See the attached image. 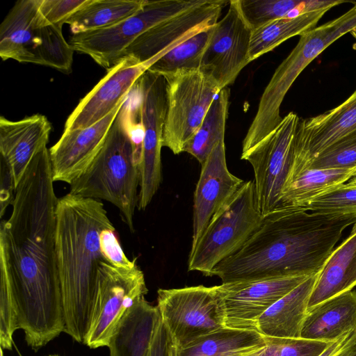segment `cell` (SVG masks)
Listing matches in <instances>:
<instances>
[{"instance_id": "26", "label": "cell", "mask_w": 356, "mask_h": 356, "mask_svg": "<svg viewBox=\"0 0 356 356\" xmlns=\"http://www.w3.org/2000/svg\"><path fill=\"white\" fill-rule=\"evenodd\" d=\"M266 346L255 330L223 327L181 347L170 345V356H254Z\"/></svg>"}, {"instance_id": "41", "label": "cell", "mask_w": 356, "mask_h": 356, "mask_svg": "<svg viewBox=\"0 0 356 356\" xmlns=\"http://www.w3.org/2000/svg\"><path fill=\"white\" fill-rule=\"evenodd\" d=\"M348 182L351 183V184H356V177L354 176L353 178H351Z\"/></svg>"}, {"instance_id": "3", "label": "cell", "mask_w": 356, "mask_h": 356, "mask_svg": "<svg viewBox=\"0 0 356 356\" xmlns=\"http://www.w3.org/2000/svg\"><path fill=\"white\" fill-rule=\"evenodd\" d=\"M113 227L100 200L70 193L58 199L56 252L64 332L79 343L84 342L89 328L99 266L107 263L100 250V234Z\"/></svg>"}, {"instance_id": "4", "label": "cell", "mask_w": 356, "mask_h": 356, "mask_svg": "<svg viewBox=\"0 0 356 356\" xmlns=\"http://www.w3.org/2000/svg\"><path fill=\"white\" fill-rule=\"evenodd\" d=\"M130 95V94H129ZM129 95L86 170L70 186V193L115 205L131 232L138 204V163L133 140L138 100Z\"/></svg>"}, {"instance_id": "6", "label": "cell", "mask_w": 356, "mask_h": 356, "mask_svg": "<svg viewBox=\"0 0 356 356\" xmlns=\"http://www.w3.org/2000/svg\"><path fill=\"white\" fill-rule=\"evenodd\" d=\"M263 219L254 181H245L191 246L188 270L211 276L213 268L239 250L260 227Z\"/></svg>"}, {"instance_id": "21", "label": "cell", "mask_w": 356, "mask_h": 356, "mask_svg": "<svg viewBox=\"0 0 356 356\" xmlns=\"http://www.w3.org/2000/svg\"><path fill=\"white\" fill-rule=\"evenodd\" d=\"M51 131V122L42 114L17 121L0 117V157L10 165L16 187L33 157L47 145Z\"/></svg>"}, {"instance_id": "2", "label": "cell", "mask_w": 356, "mask_h": 356, "mask_svg": "<svg viewBox=\"0 0 356 356\" xmlns=\"http://www.w3.org/2000/svg\"><path fill=\"white\" fill-rule=\"evenodd\" d=\"M356 217L282 207L264 217L257 231L212 275L222 283L272 276L317 274L343 230Z\"/></svg>"}, {"instance_id": "34", "label": "cell", "mask_w": 356, "mask_h": 356, "mask_svg": "<svg viewBox=\"0 0 356 356\" xmlns=\"http://www.w3.org/2000/svg\"><path fill=\"white\" fill-rule=\"evenodd\" d=\"M306 209L324 214L356 217V184H341L312 200Z\"/></svg>"}, {"instance_id": "27", "label": "cell", "mask_w": 356, "mask_h": 356, "mask_svg": "<svg viewBox=\"0 0 356 356\" xmlns=\"http://www.w3.org/2000/svg\"><path fill=\"white\" fill-rule=\"evenodd\" d=\"M355 170L305 168L289 175L282 191L280 208L305 207L317 197L353 178Z\"/></svg>"}, {"instance_id": "30", "label": "cell", "mask_w": 356, "mask_h": 356, "mask_svg": "<svg viewBox=\"0 0 356 356\" xmlns=\"http://www.w3.org/2000/svg\"><path fill=\"white\" fill-rule=\"evenodd\" d=\"M229 95L227 87L217 94L199 129L184 147V152L192 155L201 165L217 143L225 140Z\"/></svg>"}, {"instance_id": "42", "label": "cell", "mask_w": 356, "mask_h": 356, "mask_svg": "<svg viewBox=\"0 0 356 356\" xmlns=\"http://www.w3.org/2000/svg\"><path fill=\"white\" fill-rule=\"evenodd\" d=\"M350 33L353 35V36L355 38L356 40V30H354V31H352L350 32ZM355 46L356 47V43L355 44Z\"/></svg>"}, {"instance_id": "9", "label": "cell", "mask_w": 356, "mask_h": 356, "mask_svg": "<svg viewBox=\"0 0 356 356\" xmlns=\"http://www.w3.org/2000/svg\"><path fill=\"white\" fill-rule=\"evenodd\" d=\"M156 307L173 347L184 346L225 327L224 308L216 286L159 289Z\"/></svg>"}, {"instance_id": "44", "label": "cell", "mask_w": 356, "mask_h": 356, "mask_svg": "<svg viewBox=\"0 0 356 356\" xmlns=\"http://www.w3.org/2000/svg\"><path fill=\"white\" fill-rule=\"evenodd\" d=\"M355 176L356 177V173H355Z\"/></svg>"}, {"instance_id": "39", "label": "cell", "mask_w": 356, "mask_h": 356, "mask_svg": "<svg viewBox=\"0 0 356 356\" xmlns=\"http://www.w3.org/2000/svg\"><path fill=\"white\" fill-rule=\"evenodd\" d=\"M170 340L161 316L147 356H170Z\"/></svg>"}, {"instance_id": "16", "label": "cell", "mask_w": 356, "mask_h": 356, "mask_svg": "<svg viewBox=\"0 0 356 356\" xmlns=\"http://www.w3.org/2000/svg\"><path fill=\"white\" fill-rule=\"evenodd\" d=\"M227 3L229 1L201 0L197 5L143 33L125 49L121 58L131 57L140 63L152 59L155 63L200 31L214 26Z\"/></svg>"}, {"instance_id": "24", "label": "cell", "mask_w": 356, "mask_h": 356, "mask_svg": "<svg viewBox=\"0 0 356 356\" xmlns=\"http://www.w3.org/2000/svg\"><path fill=\"white\" fill-rule=\"evenodd\" d=\"M316 275L309 276L270 306L258 319L256 330L265 337L300 338Z\"/></svg>"}, {"instance_id": "33", "label": "cell", "mask_w": 356, "mask_h": 356, "mask_svg": "<svg viewBox=\"0 0 356 356\" xmlns=\"http://www.w3.org/2000/svg\"><path fill=\"white\" fill-rule=\"evenodd\" d=\"M305 168L356 171V131L341 138L289 175Z\"/></svg>"}, {"instance_id": "37", "label": "cell", "mask_w": 356, "mask_h": 356, "mask_svg": "<svg viewBox=\"0 0 356 356\" xmlns=\"http://www.w3.org/2000/svg\"><path fill=\"white\" fill-rule=\"evenodd\" d=\"M115 227L103 229L100 234V250L106 262L115 267L131 268L136 259L129 260L124 253L115 234Z\"/></svg>"}, {"instance_id": "18", "label": "cell", "mask_w": 356, "mask_h": 356, "mask_svg": "<svg viewBox=\"0 0 356 356\" xmlns=\"http://www.w3.org/2000/svg\"><path fill=\"white\" fill-rule=\"evenodd\" d=\"M201 166L193 196L191 246L245 181L227 168L225 140L217 143Z\"/></svg>"}, {"instance_id": "1", "label": "cell", "mask_w": 356, "mask_h": 356, "mask_svg": "<svg viewBox=\"0 0 356 356\" xmlns=\"http://www.w3.org/2000/svg\"><path fill=\"white\" fill-rule=\"evenodd\" d=\"M49 151L33 157L0 224V289L14 300L19 329L38 350L65 329L56 252V209Z\"/></svg>"}, {"instance_id": "12", "label": "cell", "mask_w": 356, "mask_h": 356, "mask_svg": "<svg viewBox=\"0 0 356 356\" xmlns=\"http://www.w3.org/2000/svg\"><path fill=\"white\" fill-rule=\"evenodd\" d=\"M148 290L143 272L102 263L89 328L83 343L90 348L108 346L119 323Z\"/></svg>"}, {"instance_id": "22", "label": "cell", "mask_w": 356, "mask_h": 356, "mask_svg": "<svg viewBox=\"0 0 356 356\" xmlns=\"http://www.w3.org/2000/svg\"><path fill=\"white\" fill-rule=\"evenodd\" d=\"M355 331L356 290H350L307 309L300 337L333 342Z\"/></svg>"}, {"instance_id": "17", "label": "cell", "mask_w": 356, "mask_h": 356, "mask_svg": "<svg viewBox=\"0 0 356 356\" xmlns=\"http://www.w3.org/2000/svg\"><path fill=\"white\" fill-rule=\"evenodd\" d=\"M153 64L140 63L131 57L121 58L83 97L67 118L64 131L90 127L109 114L125 99L139 78Z\"/></svg>"}, {"instance_id": "31", "label": "cell", "mask_w": 356, "mask_h": 356, "mask_svg": "<svg viewBox=\"0 0 356 356\" xmlns=\"http://www.w3.org/2000/svg\"><path fill=\"white\" fill-rule=\"evenodd\" d=\"M242 15L252 30L282 18L320 10L323 0H238Z\"/></svg>"}, {"instance_id": "28", "label": "cell", "mask_w": 356, "mask_h": 356, "mask_svg": "<svg viewBox=\"0 0 356 356\" xmlns=\"http://www.w3.org/2000/svg\"><path fill=\"white\" fill-rule=\"evenodd\" d=\"M331 8L305 13L293 18H282L252 31L249 58L252 62L273 50L285 40L314 29Z\"/></svg>"}, {"instance_id": "13", "label": "cell", "mask_w": 356, "mask_h": 356, "mask_svg": "<svg viewBox=\"0 0 356 356\" xmlns=\"http://www.w3.org/2000/svg\"><path fill=\"white\" fill-rule=\"evenodd\" d=\"M135 88L138 99V115L143 130L138 166V208L144 210L161 181V152L166 113V81L163 75L147 70L139 78Z\"/></svg>"}, {"instance_id": "7", "label": "cell", "mask_w": 356, "mask_h": 356, "mask_svg": "<svg viewBox=\"0 0 356 356\" xmlns=\"http://www.w3.org/2000/svg\"><path fill=\"white\" fill-rule=\"evenodd\" d=\"M356 30V2L342 15L300 36L296 47L279 65L260 98L251 123L257 131L268 134L281 122L280 106L300 73L339 38Z\"/></svg>"}, {"instance_id": "29", "label": "cell", "mask_w": 356, "mask_h": 356, "mask_svg": "<svg viewBox=\"0 0 356 356\" xmlns=\"http://www.w3.org/2000/svg\"><path fill=\"white\" fill-rule=\"evenodd\" d=\"M145 0H89L66 22L72 34L113 26L142 8Z\"/></svg>"}, {"instance_id": "38", "label": "cell", "mask_w": 356, "mask_h": 356, "mask_svg": "<svg viewBox=\"0 0 356 356\" xmlns=\"http://www.w3.org/2000/svg\"><path fill=\"white\" fill-rule=\"evenodd\" d=\"M0 163V216L2 217L8 207L13 202L16 186L12 170L8 163L1 157Z\"/></svg>"}, {"instance_id": "11", "label": "cell", "mask_w": 356, "mask_h": 356, "mask_svg": "<svg viewBox=\"0 0 356 356\" xmlns=\"http://www.w3.org/2000/svg\"><path fill=\"white\" fill-rule=\"evenodd\" d=\"M300 120L295 113H289L269 135L241 156L253 168L257 205L264 217L280 207L282 191L293 164Z\"/></svg>"}, {"instance_id": "5", "label": "cell", "mask_w": 356, "mask_h": 356, "mask_svg": "<svg viewBox=\"0 0 356 356\" xmlns=\"http://www.w3.org/2000/svg\"><path fill=\"white\" fill-rule=\"evenodd\" d=\"M40 0H19L0 26V56L72 71L74 50L65 40L62 27L49 24L39 11Z\"/></svg>"}, {"instance_id": "8", "label": "cell", "mask_w": 356, "mask_h": 356, "mask_svg": "<svg viewBox=\"0 0 356 356\" xmlns=\"http://www.w3.org/2000/svg\"><path fill=\"white\" fill-rule=\"evenodd\" d=\"M163 76L166 113L162 144L179 154L199 129L221 90L211 76L200 69L180 70Z\"/></svg>"}, {"instance_id": "15", "label": "cell", "mask_w": 356, "mask_h": 356, "mask_svg": "<svg viewBox=\"0 0 356 356\" xmlns=\"http://www.w3.org/2000/svg\"><path fill=\"white\" fill-rule=\"evenodd\" d=\"M252 31L242 15L238 0L229 1L226 15L214 26L200 68L216 81L220 90L232 84L250 63Z\"/></svg>"}, {"instance_id": "32", "label": "cell", "mask_w": 356, "mask_h": 356, "mask_svg": "<svg viewBox=\"0 0 356 356\" xmlns=\"http://www.w3.org/2000/svg\"><path fill=\"white\" fill-rule=\"evenodd\" d=\"M214 26L200 31L177 46L153 63L148 70L165 76L180 70H199Z\"/></svg>"}, {"instance_id": "40", "label": "cell", "mask_w": 356, "mask_h": 356, "mask_svg": "<svg viewBox=\"0 0 356 356\" xmlns=\"http://www.w3.org/2000/svg\"><path fill=\"white\" fill-rule=\"evenodd\" d=\"M331 356H356V331L349 334Z\"/></svg>"}, {"instance_id": "19", "label": "cell", "mask_w": 356, "mask_h": 356, "mask_svg": "<svg viewBox=\"0 0 356 356\" xmlns=\"http://www.w3.org/2000/svg\"><path fill=\"white\" fill-rule=\"evenodd\" d=\"M127 97L97 123L84 129L63 131L58 142L49 149L54 181L70 185L83 174L100 149Z\"/></svg>"}, {"instance_id": "25", "label": "cell", "mask_w": 356, "mask_h": 356, "mask_svg": "<svg viewBox=\"0 0 356 356\" xmlns=\"http://www.w3.org/2000/svg\"><path fill=\"white\" fill-rule=\"evenodd\" d=\"M157 307L142 297L127 311L108 344L111 356H147L157 322Z\"/></svg>"}, {"instance_id": "35", "label": "cell", "mask_w": 356, "mask_h": 356, "mask_svg": "<svg viewBox=\"0 0 356 356\" xmlns=\"http://www.w3.org/2000/svg\"><path fill=\"white\" fill-rule=\"evenodd\" d=\"M264 337L266 346L255 356H318L334 342L301 337Z\"/></svg>"}, {"instance_id": "43", "label": "cell", "mask_w": 356, "mask_h": 356, "mask_svg": "<svg viewBox=\"0 0 356 356\" xmlns=\"http://www.w3.org/2000/svg\"><path fill=\"white\" fill-rule=\"evenodd\" d=\"M47 356H59L58 355H47Z\"/></svg>"}, {"instance_id": "45", "label": "cell", "mask_w": 356, "mask_h": 356, "mask_svg": "<svg viewBox=\"0 0 356 356\" xmlns=\"http://www.w3.org/2000/svg\"><path fill=\"white\" fill-rule=\"evenodd\" d=\"M255 355H254V356H255Z\"/></svg>"}, {"instance_id": "23", "label": "cell", "mask_w": 356, "mask_h": 356, "mask_svg": "<svg viewBox=\"0 0 356 356\" xmlns=\"http://www.w3.org/2000/svg\"><path fill=\"white\" fill-rule=\"evenodd\" d=\"M356 286V223L350 235L329 255L311 293L307 309Z\"/></svg>"}, {"instance_id": "10", "label": "cell", "mask_w": 356, "mask_h": 356, "mask_svg": "<svg viewBox=\"0 0 356 356\" xmlns=\"http://www.w3.org/2000/svg\"><path fill=\"white\" fill-rule=\"evenodd\" d=\"M200 1H145L140 10L127 19L107 28L72 34L68 43L74 51L88 55L98 65L109 70L143 33Z\"/></svg>"}, {"instance_id": "20", "label": "cell", "mask_w": 356, "mask_h": 356, "mask_svg": "<svg viewBox=\"0 0 356 356\" xmlns=\"http://www.w3.org/2000/svg\"><path fill=\"white\" fill-rule=\"evenodd\" d=\"M356 131V90L342 104L298 123L293 168L307 164L326 148Z\"/></svg>"}, {"instance_id": "14", "label": "cell", "mask_w": 356, "mask_h": 356, "mask_svg": "<svg viewBox=\"0 0 356 356\" xmlns=\"http://www.w3.org/2000/svg\"><path fill=\"white\" fill-rule=\"evenodd\" d=\"M309 277L272 276L216 286L224 308L225 327L257 331L259 317Z\"/></svg>"}, {"instance_id": "36", "label": "cell", "mask_w": 356, "mask_h": 356, "mask_svg": "<svg viewBox=\"0 0 356 356\" xmlns=\"http://www.w3.org/2000/svg\"><path fill=\"white\" fill-rule=\"evenodd\" d=\"M89 0H40L39 11L49 24L63 26Z\"/></svg>"}]
</instances>
